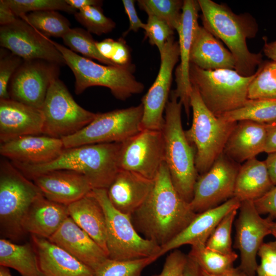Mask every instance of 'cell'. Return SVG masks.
Segmentation results:
<instances>
[{
	"label": "cell",
	"mask_w": 276,
	"mask_h": 276,
	"mask_svg": "<svg viewBox=\"0 0 276 276\" xmlns=\"http://www.w3.org/2000/svg\"><path fill=\"white\" fill-rule=\"evenodd\" d=\"M196 215L175 188L164 162L149 196L131 217L144 238L162 247L183 231Z\"/></svg>",
	"instance_id": "obj_1"
},
{
	"label": "cell",
	"mask_w": 276,
	"mask_h": 276,
	"mask_svg": "<svg viewBox=\"0 0 276 276\" xmlns=\"http://www.w3.org/2000/svg\"><path fill=\"white\" fill-rule=\"evenodd\" d=\"M203 27L226 45L235 61V70L244 76L255 73L262 63L261 53L248 49L246 40L255 37L258 25L248 13L237 14L224 4L211 0H198Z\"/></svg>",
	"instance_id": "obj_2"
},
{
	"label": "cell",
	"mask_w": 276,
	"mask_h": 276,
	"mask_svg": "<svg viewBox=\"0 0 276 276\" xmlns=\"http://www.w3.org/2000/svg\"><path fill=\"white\" fill-rule=\"evenodd\" d=\"M120 147L121 143L86 145L65 148L57 158L45 164L12 163L30 179L52 170H70L84 175L93 189H107L120 170Z\"/></svg>",
	"instance_id": "obj_3"
},
{
	"label": "cell",
	"mask_w": 276,
	"mask_h": 276,
	"mask_svg": "<svg viewBox=\"0 0 276 276\" xmlns=\"http://www.w3.org/2000/svg\"><path fill=\"white\" fill-rule=\"evenodd\" d=\"M182 105L174 90L165 110L162 131L164 139V162L175 188L188 203L192 200L198 176L195 164V151L183 129Z\"/></svg>",
	"instance_id": "obj_4"
},
{
	"label": "cell",
	"mask_w": 276,
	"mask_h": 276,
	"mask_svg": "<svg viewBox=\"0 0 276 276\" xmlns=\"http://www.w3.org/2000/svg\"><path fill=\"white\" fill-rule=\"evenodd\" d=\"M190 107L192 122L185 134L195 151V164L198 175L207 172L223 153L225 144L237 122H227L216 116L192 85Z\"/></svg>",
	"instance_id": "obj_5"
},
{
	"label": "cell",
	"mask_w": 276,
	"mask_h": 276,
	"mask_svg": "<svg viewBox=\"0 0 276 276\" xmlns=\"http://www.w3.org/2000/svg\"><path fill=\"white\" fill-rule=\"evenodd\" d=\"M62 54L66 64L75 78V92L82 93L91 86H100L109 88L117 99L125 101L134 95L143 92L144 86L133 75V67L98 64L79 55L68 48L52 40Z\"/></svg>",
	"instance_id": "obj_6"
},
{
	"label": "cell",
	"mask_w": 276,
	"mask_h": 276,
	"mask_svg": "<svg viewBox=\"0 0 276 276\" xmlns=\"http://www.w3.org/2000/svg\"><path fill=\"white\" fill-rule=\"evenodd\" d=\"M43 195L37 186L9 159L0 161V228L3 237L18 240L25 234L22 222L30 207Z\"/></svg>",
	"instance_id": "obj_7"
},
{
	"label": "cell",
	"mask_w": 276,
	"mask_h": 276,
	"mask_svg": "<svg viewBox=\"0 0 276 276\" xmlns=\"http://www.w3.org/2000/svg\"><path fill=\"white\" fill-rule=\"evenodd\" d=\"M255 73L244 76L235 70H204L191 64L190 80L207 107L217 117L238 109L248 100Z\"/></svg>",
	"instance_id": "obj_8"
},
{
	"label": "cell",
	"mask_w": 276,
	"mask_h": 276,
	"mask_svg": "<svg viewBox=\"0 0 276 276\" xmlns=\"http://www.w3.org/2000/svg\"><path fill=\"white\" fill-rule=\"evenodd\" d=\"M91 192L101 205L105 215L108 258L126 261L160 257V246L139 234L131 215L120 212L112 205L107 189H94Z\"/></svg>",
	"instance_id": "obj_9"
},
{
	"label": "cell",
	"mask_w": 276,
	"mask_h": 276,
	"mask_svg": "<svg viewBox=\"0 0 276 276\" xmlns=\"http://www.w3.org/2000/svg\"><path fill=\"white\" fill-rule=\"evenodd\" d=\"M143 105L97 113L81 130L62 139L65 148L86 145L122 143L142 130Z\"/></svg>",
	"instance_id": "obj_10"
},
{
	"label": "cell",
	"mask_w": 276,
	"mask_h": 276,
	"mask_svg": "<svg viewBox=\"0 0 276 276\" xmlns=\"http://www.w3.org/2000/svg\"><path fill=\"white\" fill-rule=\"evenodd\" d=\"M41 110L43 116L42 134L59 139L81 130L97 114L80 106L58 78L51 83Z\"/></svg>",
	"instance_id": "obj_11"
},
{
	"label": "cell",
	"mask_w": 276,
	"mask_h": 276,
	"mask_svg": "<svg viewBox=\"0 0 276 276\" xmlns=\"http://www.w3.org/2000/svg\"><path fill=\"white\" fill-rule=\"evenodd\" d=\"M240 167L223 153L207 172L198 175L190 203L192 210L200 213L233 197Z\"/></svg>",
	"instance_id": "obj_12"
},
{
	"label": "cell",
	"mask_w": 276,
	"mask_h": 276,
	"mask_svg": "<svg viewBox=\"0 0 276 276\" xmlns=\"http://www.w3.org/2000/svg\"><path fill=\"white\" fill-rule=\"evenodd\" d=\"M239 210L234 245L240 254L238 267L246 276H256L258 251L264 238L271 234L273 221L262 217L252 201L241 202Z\"/></svg>",
	"instance_id": "obj_13"
},
{
	"label": "cell",
	"mask_w": 276,
	"mask_h": 276,
	"mask_svg": "<svg viewBox=\"0 0 276 276\" xmlns=\"http://www.w3.org/2000/svg\"><path fill=\"white\" fill-rule=\"evenodd\" d=\"M164 150L162 130L142 129L121 143L120 169L154 180L164 162Z\"/></svg>",
	"instance_id": "obj_14"
},
{
	"label": "cell",
	"mask_w": 276,
	"mask_h": 276,
	"mask_svg": "<svg viewBox=\"0 0 276 276\" xmlns=\"http://www.w3.org/2000/svg\"><path fill=\"white\" fill-rule=\"evenodd\" d=\"M0 45L24 60H43L65 64L52 40L20 18L0 27Z\"/></svg>",
	"instance_id": "obj_15"
},
{
	"label": "cell",
	"mask_w": 276,
	"mask_h": 276,
	"mask_svg": "<svg viewBox=\"0 0 276 276\" xmlns=\"http://www.w3.org/2000/svg\"><path fill=\"white\" fill-rule=\"evenodd\" d=\"M160 56V65L157 76L142 100V130H162L163 127V113L170 94L172 73L180 57L178 41L174 40V36L167 41Z\"/></svg>",
	"instance_id": "obj_16"
},
{
	"label": "cell",
	"mask_w": 276,
	"mask_h": 276,
	"mask_svg": "<svg viewBox=\"0 0 276 276\" xmlns=\"http://www.w3.org/2000/svg\"><path fill=\"white\" fill-rule=\"evenodd\" d=\"M59 65L36 59L24 60L11 79L10 99L41 109Z\"/></svg>",
	"instance_id": "obj_17"
},
{
	"label": "cell",
	"mask_w": 276,
	"mask_h": 276,
	"mask_svg": "<svg viewBox=\"0 0 276 276\" xmlns=\"http://www.w3.org/2000/svg\"><path fill=\"white\" fill-rule=\"evenodd\" d=\"M199 10L200 8L197 1H183L181 20L176 30L179 36L180 62L175 71L176 88L174 91L181 102L188 118L190 116L192 90L190 80V54L195 34L199 27Z\"/></svg>",
	"instance_id": "obj_18"
},
{
	"label": "cell",
	"mask_w": 276,
	"mask_h": 276,
	"mask_svg": "<svg viewBox=\"0 0 276 276\" xmlns=\"http://www.w3.org/2000/svg\"><path fill=\"white\" fill-rule=\"evenodd\" d=\"M64 149L62 139L27 135L1 143L0 154L12 163L38 165L54 160Z\"/></svg>",
	"instance_id": "obj_19"
},
{
	"label": "cell",
	"mask_w": 276,
	"mask_h": 276,
	"mask_svg": "<svg viewBox=\"0 0 276 276\" xmlns=\"http://www.w3.org/2000/svg\"><path fill=\"white\" fill-rule=\"evenodd\" d=\"M32 180L47 199L65 205L76 201L93 189L82 174L70 170L48 171L33 177Z\"/></svg>",
	"instance_id": "obj_20"
},
{
	"label": "cell",
	"mask_w": 276,
	"mask_h": 276,
	"mask_svg": "<svg viewBox=\"0 0 276 276\" xmlns=\"http://www.w3.org/2000/svg\"><path fill=\"white\" fill-rule=\"evenodd\" d=\"M41 109L11 99L0 100V142L27 136L42 134Z\"/></svg>",
	"instance_id": "obj_21"
},
{
	"label": "cell",
	"mask_w": 276,
	"mask_h": 276,
	"mask_svg": "<svg viewBox=\"0 0 276 276\" xmlns=\"http://www.w3.org/2000/svg\"><path fill=\"white\" fill-rule=\"evenodd\" d=\"M241 202L233 197L220 205L197 213L188 225L161 247L159 256L185 245L205 246L210 235L222 219L229 212L239 209Z\"/></svg>",
	"instance_id": "obj_22"
},
{
	"label": "cell",
	"mask_w": 276,
	"mask_h": 276,
	"mask_svg": "<svg viewBox=\"0 0 276 276\" xmlns=\"http://www.w3.org/2000/svg\"><path fill=\"white\" fill-rule=\"evenodd\" d=\"M49 240L95 271L108 258L106 251L70 217Z\"/></svg>",
	"instance_id": "obj_23"
},
{
	"label": "cell",
	"mask_w": 276,
	"mask_h": 276,
	"mask_svg": "<svg viewBox=\"0 0 276 276\" xmlns=\"http://www.w3.org/2000/svg\"><path fill=\"white\" fill-rule=\"evenodd\" d=\"M31 238L44 276H96L95 270L49 239Z\"/></svg>",
	"instance_id": "obj_24"
},
{
	"label": "cell",
	"mask_w": 276,
	"mask_h": 276,
	"mask_svg": "<svg viewBox=\"0 0 276 276\" xmlns=\"http://www.w3.org/2000/svg\"><path fill=\"white\" fill-rule=\"evenodd\" d=\"M153 183L154 180L130 171L120 169L107 189V196L116 209L131 215L145 201Z\"/></svg>",
	"instance_id": "obj_25"
},
{
	"label": "cell",
	"mask_w": 276,
	"mask_h": 276,
	"mask_svg": "<svg viewBox=\"0 0 276 276\" xmlns=\"http://www.w3.org/2000/svg\"><path fill=\"white\" fill-rule=\"evenodd\" d=\"M266 135L265 123L238 121L227 140L223 154L240 165L265 152Z\"/></svg>",
	"instance_id": "obj_26"
},
{
	"label": "cell",
	"mask_w": 276,
	"mask_h": 276,
	"mask_svg": "<svg viewBox=\"0 0 276 276\" xmlns=\"http://www.w3.org/2000/svg\"><path fill=\"white\" fill-rule=\"evenodd\" d=\"M70 217L67 206L41 195L30 207L22 222L25 234L49 239Z\"/></svg>",
	"instance_id": "obj_27"
},
{
	"label": "cell",
	"mask_w": 276,
	"mask_h": 276,
	"mask_svg": "<svg viewBox=\"0 0 276 276\" xmlns=\"http://www.w3.org/2000/svg\"><path fill=\"white\" fill-rule=\"evenodd\" d=\"M190 63L204 70H235L232 54L203 26L198 27L192 44Z\"/></svg>",
	"instance_id": "obj_28"
},
{
	"label": "cell",
	"mask_w": 276,
	"mask_h": 276,
	"mask_svg": "<svg viewBox=\"0 0 276 276\" xmlns=\"http://www.w3.org/2000/svg\"><path fill=\"white\" fill-rule=\"evenodd\" d=\"M91 192L67 205L69 215L108 255L105 215L101 205Z\"/></svg>",
	"instance_id": "obj_29"
},
{
	"label": "cell",
	"mask_w": 276,
	"mask_h": 276,
	"mask_svg": "<svg viewBox=\"0 0 276 276\" xmlns=\"http://www.w3.org/2000/svg\"><path fill=\"white\" fill-rule=\"evenodd\" d=\"M274 187L265 161L254 158L240 165L236 177L234 197L240 202L254 201Z\"/></svg>",
	"instance_id": "obj_30"
},
{
	"label": "cell",
	"mask_w": 276,
	"mask_h": 276,
	"mask_svg": "<svg viewBox=\"0 0 276 276\" xmlns=\"http://www.w3.org/2000/svg\"><path fill=\"white\" fill-rule=\"evenodd\" d=\"M0 265L13 268L22 276H44L35 249L28 243L20 245L1 239Z\"/></svg>",
	"instance_id": "obj_31"
},
{
	"label": "cell",
	"mask_w": 276,
	"mask_h": 276,
	"mask_svg": "<svg viewBox=\"0 0 276 276\" xmlns=\"http://www.w3.org/2000/svg\"><path fill=\"white\" fill-rule=\"evenodd\" d=\"M188 255L203 271L216 276L231 272L235 268L234 263L238 257L234 251L229 254H223L209 249L205 246L192 247Z\"/></svg>",
	"instance_id": "obj_32"
},
{
	"label": "cell",
	"mask_w": 276,
	"mask_h": 276,
	"mask_svg": "<svg viewBox=\"0 0 276 276\" xmlns=\"http://www.w3.org/2000/svg\"><path fill=\"white\" fill-rule=\"evenodd\" d=\"M218 117L227 122L270 123L276 120V99L248 100L241 108Z\"/></svg>",
	"instance_id": "obj_33"
},
{
	"label": "cell",
	"mask_w": 276,
	"mask_h": 276,
	"mask_svg": "<svg viewBox=\"0 0 276 276\" xmlns=\"http://www.w3.org/2000/svg\"><path fill=\"white\" fill-rule=\"evenodd\" d=\"M20 18L49 38H62L71 29L69 20L54 10L31 12Z\"/></svg>",
	"instance_id": "obj_34"
},
{
	"label": "cell",
	"mask_w": 276,
	"mask_h": 276,
	"mask_svg": "<svg viewBox=\"0 0 276 276\" xmlns=\"http://www.w3.org/2000/svg\"><path fill=\"white\" fill-rule=\"evenodd\" d=\"M248 100L276 99V61H264L259 65L248 89Z\"/></svg>",
	"instance_id": "obj_35"
},
{
	"label": "cell",
	"mask_w": 276,
	"mask_h": 276,
	"mask_svg": "<svg viewBox=\"0 0 276 276\" xmlns=\"http://www.w3.org/2000/svg\"><path fill=\"white\" fill-rule=\"evenodd\" d=\"M64 43L75 53L83 57L96 59L107 65L119 66L102 56L97 47V42L90 33L80 28H71L62 37Z\"/></svg>",
	"instance_id": "obj_36"
},
{
	"label": "cell",
	"mask_w": 276,
	"mask_h": 276,
	"mask_svg": "<svg viewBox=\"0 0 276 276\" xmlns=\"http://www.w3.org/2000/svg\"><path fill=\"white\" fill-rule=\"evenodd\" d=\"M140 8L148 16H154L164 21L173 30L180 25L183 1L139 0Z\"/></svg>",
	"instance_id": "obj_37"
},
{
	"label": "cell",
	"mask_w": 276,
	"mask_h": 276,
	"mask_svg": "<svg viewBox=\"0 0 276 276\" xmlns=\"http://www.w3.org/2000/svg\"><path fill=\"white\" fill-rule=\"evenodd\" d=\"M158 257L119 261L107 258L96 270V276H141L144 269Z\"/></svg>",
	"instance_id": "obj_38"
},
{
	"label": "cell",
	"mask_w": 276,
	"mask_h": 276,
	"mask_svg": "<svg viewBox=\"0 0 276 276\" xmlns=\"http://www.w3.org/2000/svg\"><path fill=\"white\" fill-rule=\"evenodd\" d=\"M75 19L89 33L97 35L108 33L115 28V22L103 13L101 6H91L74 14Z\"/></svg>",
	"instance_id": "obj_39"
},
{
	"label": "cell",
	"mask_w": 276,
	"mask_h": 276,
	"mask_svg": "<svg viewBox=\"0 0 276 276\" xmlns=\"http://www.w3.org/2000/svg\"><path fill=\"white\" fill-rule=\"evenodd\" d=\"M237 211L238 209L232 210L222 219L207 240L205 246L208 248L223 254L234 251L231 233Z\"/></svg>",
	"instance_id": "obj_40"
},
{
	"label": "cell",
	"mask_w": 276,
	"mask_h": 276,
	"mask_svg": "<svg viewBox=\"0 0 276 276\" xmlns=\"http://www.w3.org/2000/svg\"><path fill=\"white\" fill-rule=\"evenodd\" d=\"M15 15L20 18L28 12L44 10H60L74 14L77 10L65 0H5Z\"/></svg>",
	"instance_id": "obj_41"
},
{
	"label": "cell",
	"mask_w": 276,
	"mask_h": 276,
	"mask_svg": "<svg viewBox=\"0 0 276 276\" xmlns=\"http://www.w3.org/2000/svg\"><path fill=\"white\" fill-rule=\"evenodd\" d=\"M6 51L3 48L0 52V100L10 99L8 90L9 82L24 61L11 52Z\"/></svg>",
	"instance_id": "obj_42"
},
{
	"label": "cell",
	"mask_w": 276,
	"mask_h": 276,
	"mask_svg": "<svg viewBox=\"0 0 276 276\" xmlns=\"http://www.w3.org/2000/svg\"><path fill=\"white\" fill-rule=\"evenodd\" d=\"M149 42L155 45L160 54L167 41L174 35V30L164 21L154 16H148L144 29Z\"/></svg>",
	"instance_id": "obj_43"
},
{
	"label": "cell",
	"mask_w": 276,
	"mask_h": 276,
	"mask_svg": "<svg viewBox=\"0 0 276 276\" xmlns=\"http://www.w3.org/2000/svg\"><path fill=\"white\" fill-rule=\"evenodd\" d=\"M260 263L256 276H276V240L263 243L258 254Z\"/></svg>",
	"instance_id": "obj_44"
},
{
	"label": "cell",
	"mask_w": 276,
	"mask_h": 276,
	"mask_svg": "<svg viewBox=\"0 0 276 276\" xmlns=\"http://www.w3.org/2000/svg\"><path fill=\"white\" fill-rule=\"evenodd\" d=\"M188 255L174 249L166 258L160 273L152 276H183Z\"/></svg>",
	"instance_id": "obj_45"
},
{
	"label": "cell",
	"mask_w": 276,
	"mask_h": 276,
	"mask_svg": "<svg viewBox=\"0 0 276 276\" xmlns=\"http://www.w3.org/2000/svg\"><path fill=\"white\" fill-rule=\"evenodd\" d=\"M254 203L260 214H267L273 220L276 218V186Z\"/></svg>",
	"instance_id": "obj_46"
},
{
	"label": "cell",
	"mask_w": 276,
	"mask_h": 276,
	"mask_svg": "<svg viewBox=\"0 0 276 276\" xmlns=\"http://www.w3.org/2000/svg\"><path fill=\"white\" fill-rule=\"evenodd\" d=\"M134 1L133 0H123L122 3L127 14L129 21V28L125 33V34L132 31L137 32L140 29H144L145 24L143 23L137 15L135 6Z\"/></svg>",
	"instance_id": "obj_47"
},
{
	"label": "cell",
	"mask_w": 276,
	"mask_h": 276,
	"mask_svg": "<svg viewBox=\"0 0 276 276\" xmlns=\"http://www.w3.org/2000/svg\"><path fill=\"white\" fill-rule=\"evenodd\" d=\"M129 59V51L125 42L121 39L115 40L110 61L117 65L128 66Z\"/></svg>",
	"instance_id": "obj_48"
},
{
	"label": "cell",
	"mask_w": 276,
	"mask_h": 276,
	"mask_svg": "<svg viewBox=\"0 0 276 276\" xmlns=\"http://www.w3.org/2000/svg\"><path fill=\"white\" fill-rule=\"evenodd\" d=\"M265 124L267 135L264 152L269 154L276 151V120Z\"/></svg>",
	"instance_id": "obj_49"
},
{
	"label": "cell",
	"mask_w": 276,
	"mask_h": 276,
	"mask_svg": "<svg viewBox=\"0 0 276 276\" xmlns=\"http://www.w3.org/2000/svg\"><path fill=\"white\" fill-rule=\"evenodd\" d=\"M17 17L5 0L0 1V24L6 26L15 21Z\"/></svg>",
	"instance_id": "obj_50"
},
{
	"label": "cell",
	"mask_w": 276,
	"mask_h": 276,
	"mask_svg": "<svg viewBox=\"0 0 276 276\" xmlns=\"http://www.w3.org/2000/svg\"><path fill=\"white\" fill-rule=\"evenodd\" d=\"M114 40L106 38L100 42H97V47L100 53L110 60L113 49Z\"/></svg>",
	"instance_id": "obj_51"
},
{
	"label": "cell",
	"mask_w": 276,
	"mask_h": 276,
	"mask_svg": "<svg viewBox=\"0 0 276 276\" xmlns=\"http://www.w3.org/2000/svg\"><path fill=\"white\" fill-rule=\"evenodd\" d=\"M183 276H203V271L199 265L188 255Z\"/></svg>",
	"instance_id": "obj_52"
},
{
	"label": "cell",
	"mask_w": 276,
	"mask_h": 276,
	"mask_svg": "<svg viewBox=\"0 0 276 276\" xmlns=\"http://www.w3.org/2000/svg\"><path fill=\"white\" fill-rule=\"evenodd\" d=\"M271 178L274 186H276V151L268 154L264 160Z\"/></svg>",
	"instance_id": "obj_53"
},
{
	"label": "cell",
	"mask_w": 276,
	"mask_h": 276,
	"mask_svg": "<svg viewBox=\"0 0 276 276\" xmlns=\"http://www.w3.org/2000/svg\"><path fill=\"white\" fill-rule=\"evenodd\" d=\"M65 2L76 10H80L88 6H100L102 3L98 0H65Z\"/></svg>",
	"instance_id": "obj_54"
},
{
	"label": "cell",
	"mask_w": 276,
	"mask_h": 276,
	"mask_svg": "<svg viewBox=\"0 0 276 276\" xmlns=\"http://www.w3.org/2000/svg\"><path fill=\"white\" fill-rule=\"evenodd\" d=\"M264 45L263 51L264 55L271 60L276 61V40L268 42L266 36L263 37Z\"/></svg>",
	"instance_id": "obj_55"
},
{
	"label": "cell",
	"mask_w": 276,
	"mask_h": 276,
	"mask_svg": "<svg viewBox=\"0 0 276 276\" xmlns=\"http://www.w3.org/2000/svg\"><path fill=\"white\" fill-rule=\"evenodd\" d=\"M203 271V276H216L210 274L205 271ZM220 276H246L239 267L235 268L231 272L227 274Z\"/></svg>",
	"instance_id": "obj_56"
},
{
	"label": "cell",
	"mask_w": 276,
	"mask_h": 276,
	"mask_svg": "<svg viewBox=\"0 0 276 276\" xmlns=\"http://www.w3.org/2000/svg\"><path fill=\"white\" fill-rule=\"evenodd\" d=\"M0 276H12L8 267L0 265Z\"/></svg>",
	"instance_id": "obj_57"
},
{
	"label": "cell",
	"mask_w": 276,
	"mask_h": 276,
	"mask_svg": "<svg viewBox=\"0 0 276 276\" xmlns=\"http://www.w3.org/2000/svg\"><path fill=\"white\" fill-rule=\"evenodd\" d=\"M271 235L276 238V221H273L271 228Z\"/></svg>",
	"instance_id": "obj_58"
}]
</instances>
